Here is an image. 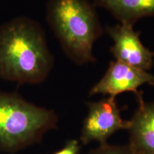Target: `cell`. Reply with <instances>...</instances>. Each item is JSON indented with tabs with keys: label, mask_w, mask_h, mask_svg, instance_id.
Listing matches in <instances>:
<instances>
[{
	"label": "cell",
	"mask_w": 154,
	"mask_h": 154,
	"mask_svg": "<svg viewBox=\"0 0 154 154\" xmlns=\"http://www.w3.org/2000/svg\"><path fill=\"white\" fill-rule=\"evenodd\" d=\"M54 56L43 28L35 20L17 17L0 26V79L19 84L45 81Z\"/></svg>",
	"instance_id": "cell-1"
},
{
	"label": "cell",
	"mask_w": 154,
	"mask_h": 154,
	"mask_svg": "<svg viewBox=\"0 0 154 154\" xmlns=\"http://www.w3.org/2000/svg\"><path fill=\"white\" fill-rule=\"evenodd\" d=\"M90 0H49L47 22L66 57L77 65L96 61L94 45L103 29Z\"/></svg>",
	"instance_id": "cell-2"
},
{
	"label": "cell",
	"mask_w": 154,
	"mask_h": 154,
	"mask_svg": "<svg viewBox=\"0 0 154 154\" xmlns=\"http://www.w3.org/2000/svg\"><path fill=\"white\" fill-rule=\"evenodd\" d=\"M54 111L34 105L16 92L0 91V151L14 153L40 142L57 128Z\"/></svg>",
	"instance_id": "cell-3"
},
{
	"label": "cell",
	"mask_w": 154,
	"mask_h": 154,
	"mask_svg": "<svg viewBox=\"0 0 154 154\" xmlns=\"http://www.w3.org/2000/svg\"><path fill=\"white\" fill-rule=\"evenodd\" d=\"M88 113L83 121L80 141L86 145L92 141L100 144L107 140L114 133L128 129L129 121L124 120L116 97L108 96L98 101L88 102Z\"/></svg>",
	"instance_id": "cell-4"
},
{
	"label": "cell",
	"mask_w": 154,
	"mask_h": 154,
	"mask_svg": "<svg viewBox=\"0 0 154 154\" xmlns=\"http://www.w3.org/2000/svg\"><path fill=\"white\" fill-rule=\"evenodd\" d=\"M144 84L154 86V75L114 60L109 63L103 77L92 86L89 96L103 94L116 97L119 94L130 91L138 97L142 94L138 88Z\"/></svg>",
	"instance_id": "cell-5"
},
{
	"label": "cell",
	"mask_w": 154,
	"mask_h": 154,
	"mask_svg": "<svg viewBox=\"0 0 154 154\" xmlns=\"http://www.w3.org/2000/svg\"><path fill=\"white\" fill-rule=\"evenodd\" d=\"M105 32L113 40L110 52L116 61L147 72L152 68L154 52L143 45L140 41V32H136L134 26L119 23L107 25Z\"/></svg>",
	"instance_id": "cell-6"
},
{
	"label": "cell",
	"mask_w": 154,
	"mask_h": 154,
	"mask_svg": "<svg viewBox=\"0 0 154 154\" xmlns=\"http://www.w3.org/2000/svg\"><path fill=\"white\" fill-rule=\"evenodd\" d=\"M138 106L129 121V146L135 154H154V101L146 102L140 95Z\"/></svg>",
	"instance_id": "cell-7"
},
{
	"label": "cell",
	"mask_w": 154,
	"mask_h": 154,
	"mask_svg": "<svg viewBox=\"0 0 154 154\" xmlns=\"http://www.w3.org/2000/svg\"><path fill=\"white\" fill-rule=\"evenodd\" d=\"M93 3L109 11L119 24L134 26L140 19L154 16V0H93Z\"/></svg>",
	"instance_id": "cell-8"
},
{
	"label": "cell",
	"mask_w": 154,
	"mask_h": 154,
	"mask_svg": "<svg viewBox=\"0 0 154 154\" xmlns=\"http://www.w3.org/2000/svg\"><path fill=\"white\" fill-rule=\"evenodd\" d=\"M88 154H135L129 146L109 145L108 143L100 145L99 147L91 150Z\"/></svg>",
	"instance_id": "cell-9"
},
{
	"label": "cell",
	"mask_w": 154,
	"mask_h": 154,
	"mask_svg": "<svg viewBox=\"0 0 154 154\" xmlns=\"http://www.w3.org/2000/svg\"><path fill=\"white\" fill-rule=\"evenodd\" d=\"M81 146L79 140L72 139L67 140L62 149L51 154H79Z\"/></svg>",
	"instance_id": "cell-10"
}]
</instances>
